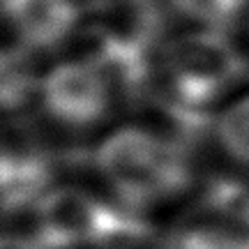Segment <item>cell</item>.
<instances>
[{
	"instance_id": "obj_1",
	"label": "cell",
	"mask_w": 249,
	"mask_h": 249,
	"mask_svg": "<svg viewBox=\"0 0 249 249\" xmlns=\"http://www.w3.org/2000/svg\"><path fill=\"white\" fill-rule=\"evenodd\" d=\"M95 171L118 203L132 213L169 203L192 180L182 148L145 124L108 132L95 150Z\"/></svg>"
},
{
	"instance_id": "obj_2",
	"label": "cell",
	"mask_w": 249,
	"mask_h": 249,
	"mask_svg": "<svg viewBox=\"0 0 249 249\" xmlns=\"http://www.w3.org/2000/svg\"><path fill=\"white\" fill-rule=\"evenodd\" d=\"M141 233L136 213L111 205L83 187L49 189L35 205V240L42 249L111 247Z\"/></svg>"
},
{
	"instance_id": "obj_3",
	"label": "cell",
	"mask_w": 249,
	"mask_h": 249,
	"mask_svg": "<svg viewBox=\"0 0 249 249\" xmlns=\"http://www.w3.org/2000/svg\"><path fill=\"white\" fill-rule=\"evenodd\" d=\"M164 74L180 108L213 104L238 83L242 58L219 28L185 30L164 49Z\"/></svg>"
},
{
	"instance_id": "obj_4",
	"label": "cell",
	"mask_w": 249,
	"mask_h": 249,
	"mask_svg": "<svg viewBox=\"0 0 249 249\" xmlns=\"http://www.w3.org/2000/svg\"><path fill=\"white\" fill-rule=\"evenodd\" d=\"M39 104L55 124L67 129H92L113 108L116 88L88 58L55 62L39 79Z\"/></svg>"
},
{
	"instance_id": "obj_5",
	"label": "cell",
	"mask_w": 249,
	"mask_h": 249,
	"mask_svg": "<svg viewBox=\"0 0 249 249\" xmlns=\"http://www.w3.org/2000/svg\"><path fill=\"white\" fill-rule=\"evenodd\" d=\"M2 14L17 44L28 51H49L65 44L76 30L74 0H2Z\"/></svg>"
},
{
	"instance_id": "obj_6",
	"label": "cell",
	"mask_w": 249,
	"mask_h": 249,
	"mask_svg": "<svg viewBox=\"0 0 249 249\" xmlns=\"http://www.w3.org/2000/svg\"><path fill=\"white\" fill-rule=\"evenodd\" d=\"M49 166L30 152H5L2 157V208L5 213L23 210L49 192Z\"/></svg>"
},
{
	"instance_id": "obj_7",
	"label": "cell",
	"mask_w": 249,
	"mask_h": 249,
	"mask_svg": "<svg viewBox=\"0 0 249 249\" xmlns=\"http://www.w3.org/2000/svg\"><path fill=\"white\" fill-rule=\"evenodd\" d=\"M213 132L224 155L242 169H249V92L222 108L213 123Z\"/></svg>"
},
{
	"instance_id": "obj_8",
	"label": "cell",
	"mask_w": 249,
	"mask_h": 249,
	"mask_svg": "<svg viewBox=\"0 0 249 249\" xmlns=\"http://www.w3.org/2000/svg\"><path fill=\"white\" fill-rule=\"evenodd\" d=\"M39 90V81L30 71L28 49L21 44L7 46L2 53V104L5 108H18L30 92Z\"/></svg>"
},
{
	"instance_id": "obj_9",
	"label": "cell",
	"mask_w": 249,
	"mask_h": 249,
	"mask_svg": "<svg viewBox=\"0 0 249 249\" xmlns=\"http://www.w3.org/2000/svg\"><path fill=\"white\" fill-rule=\"evenodd\" d=\"M127 5L148 23H161L176 14L192 12V0H127Z\"/></svg>"
},
{
	"instance_id": "obj_10",
	"label": "cell",
	"mask_w": 249,
	"mask_h": 249,
	"mask_svg": "<svg viewBox=\"0 0 249 249\" xmlns=\"http://www.w3.org/2000/svg\"><path fill=\"white\" fill-rule=\"evenodd\" d=\"M2 249H42V247L37 245L35 238H23V235L7 233L2 238Z\"/></svg>"
},
{
	"instance_id": "obj_11",
	"label": "cell",
	"mask_w": 249,
	"mask_h": 249,
	"mask_svg": "<svg viewBox=\"0 0 249 249\" xmlns=\"http://www.w3.org/2000/svg\"><path fill=\"white\" fill-rule=\"evenodd\" d=\"M245 249H249V240H247V247H245Z\"/></svg>"
}]
</instances>
